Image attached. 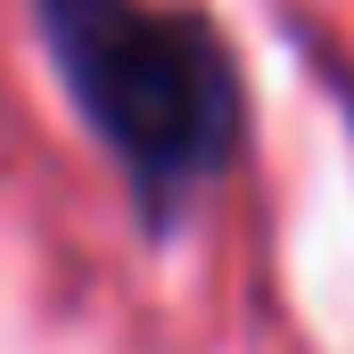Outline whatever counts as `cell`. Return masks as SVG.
<instances>
[{"instance_id":"obj_1","label":"cell","mask_w":354,"mask_h":354,"mask_svg":"<svg viewBox=\"0 0 354 354\" xmlns=\"http://www.w3.org/2000/svg\"><path fill=\"white\" fill-rule=\"evenodd\" d=\"M58 83L165 231L239 149V75L206 17L149 0H33Z\"/></svg>"}]
</instances>
